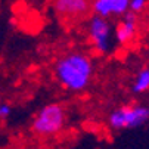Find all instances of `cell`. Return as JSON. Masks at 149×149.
<instances>
[{
  "mask_svg": "<svg viewBox=\"0 0 149 149\" xmlns=\"http://www.w3.org/2000/svg\"><path fill=\"white\" fill-rule=\"evenodd\" d=\"M89 37L95 50L105 55L111 50V24L108 19L92 15L89 18Z\"/></svg>",
  "mask_w": 149,
  "mask_h": 149,
  "instance_id": "cell-4",
  "label": "cell"
},
{
  "mask_svg": "<svg viewBox=\"0 0 149 149\" xmlns=\"http://www.w3.org/2000/svg\"><path fill=\"white\" fill-rule=\"evenodd\" d=\"M129 12V0H92V13L108 19L111 15Z\"/></svg>",
  "mask_w": 149,
  "mask_h": 149,
  "instance_id": "cell-6",
  "label": "cell"
},
{
  "mask_svg": "<svg viewBox=\"0 0 149 149\" xmlns=\"http://www.w3.org/2000/svg\"><path fill=\"white\" fill-rule=\"evenodd\" d=\"M55 77L70 92H81L92 81L93 62L83 52H70L61 56L55 65Z\"/></svg>",
  "mask_w": 149,
  "mask_h": 149,
  "instance_id": "cell-1",
  "label": "cell"
},
{
  "mask_svg": "<svg viewBox=\"0 0 149 149\" xmlns=\"http://www.w3.org/2000/svg\"><path fill=\"white\" fill-rule=\"evenodd\" d=\"M136 30H137V15L132 12H125L115 28V40L120 45H127L129 41L133 40Z\"/></svg>",
  "mask_w": 149,
  "mask_h": 149,
  "instance_id": "cell-7",
  "label": "cell"
},
{
  "mask_svg": "<svg viewBox=\"0 0 149 149\" xmlns=\"http://www.w3.org/2000/svg\"><path fill=\"white\" fill-rule=\"evenodd\" d=\"M13 149H25L24 146H16V148H13Z\"/></svg>",
  "mask_w": 149,
  "mask_h": 149,
  "instance_id": "cell-11",
  "label": "cell"
},
{
  "mask_svg": "<svg viewBox=\"0 0 149 149\" xmlns=\"http://www.w3.org/2000/svg\"><path fill=\"white\" fill-rule=\"evenodd\" d=\"M149 121V106L132 105L114 109L108 117V124L114 130L136 129Z\"/></svg>",
  "mask_w": 149,
  "mask_h": 149,
  "instance_id": "cell-3",
  "label": "cell"
},
{
  "mask_svg": "<svg viewBox=\"0 0 149 149\" xmlns=\"http://www.w3.org/2000/svg\"><path fill=\"white\" fill-rule=\"evenodd\" d=\"M132 89H133V93H136V95H142L149 90V67L142 68L136 74Z\"/></svg>",
  "mask_w": 149,
  "mask_h": 149,
  "instance_id": "cell-8",
  "label": "cell"
},
{
  "mask_svg": "<svg viewBox=\"0 0 149 149\" xmlns=\"http://www.w3.org/2000/svg\"><path fill=\"white\" fill-rule=\"evenodd\" d=\"M53 10L67 21H81L92 15V0H52Z\"/></svg>",
  "mask_w": 149,
  "mask_h": 149,
  "instance_id": "cell-5",
  "label": "cell"
},
{
  "mask_svg": "<svg viewBox=\"0 0 149 149\" xmlns=\"http://www.w3.org/2000/svg\"><path fill=\"white\" fill-rule=\"evenodd\" d=\"M148 5V0H129V12L132 13H139L142 12Z\"/></svg>",
  "mask_w": 149,
  "mask_h": 149,
  "instance_id": "cell-9",
  "label": "cell"
},
{
  "mask_svg": "<svg viewBox=\"0 0 149 149\" xmlns=\"http://www.w3.org/2000/svg\"><path fill=\"white\" fill-rule=\"evenodd\" d=\"M67 123V111L61 103H49L43 106L33 120L31 129L37 136L52 137L58 134Z\"/></svg>",
  "mask_w": 149,
  "mask_h": 149,
  "instance_id": "cell-2",
  "label": "cell"
},
{
  "mask_svg": "<svg viewBox=\"0 0 149 149\" xmlns=\"http://www.w3.org/2000/svg\"><path fill=\"white\" fill-rule=\"evenodd\" d=\"M12 114L10 105L6 102H0V120H8Z\"/></svg>",
  "mask_w": 149,
  "mask_h": 149,
  "instance_id": "cell-10",
  "label": "cell"
}]
</instances>
